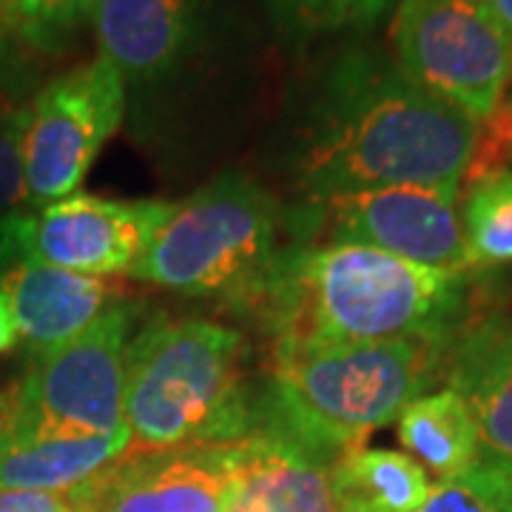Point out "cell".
<instances>
[{
  "instance_id": "cell-1",
  "label": "cell",
  "mask_w": 512,
  "mask_h": 512,
  "mask_svg": "<svg viewBox=\"0 0 512 512\" xmlns=\"http://www.w3.org/2000/svg\"><path fill=\"white\" fill-rule=\"evenodd\" d=\"M478 134L481 123L410 83L387 57L353 52L319 89L296 177L313 200L390 185L461 188Z\"/></svg>"
},
{
  "instance_id": "cell-2",
  "label": "cell",
  "mask_w": 512,
  "mask_h": 512,
  "mask_svg": "<svg viewBox=\"0 0 512 512\" xmlns=\"http://www.w3.org/2000/svg\"><path fill=\"white\" fill-rule=\"evenodd\" d=\"M467 276L367 245L325 242L282 251L251 302L274 345H450Z\"/></svg>"
},
{
  "instance_id": "cell-3",
  "label": "cell",
  "mask_w": 512,
  "mask_h": 512,
  "mask_svg": "<svg viewBox=\"0 0 512 512\" xmlns=\"http://www.w3.org/2000/svg\"><path fill=\"white\" fill-rule=\"evenodd\" d=\"M126 453L237 444L262 427L242 333L208 319H154L126 350Z\"/></svg>"
},
{
  "instance_id": "cell-4",
  "label": "cell",
  "mask_w": 512,
  "mask_h": 512,
  "mask_svg": "<svg viewBox=\"0 0 512 512\" xmlns=\"http://www.w3.org/2000/svg\"><path fill=\"white\" fill-rule=\"evenodd\" d=\"M444 342L274 345L262 424L336 458L402 416L439 379Z\"/></svg>"
},
{
  "instance_id": "cell-5",
  "label": "cell",
  "mask_w": 512,
  "mask_h": 512,
  "mask_svg": "<svg viewBox=\"0 0 512 512\" xmlns=\"http://www.w3.org/2000/svg\"><path fill=\"white\" fill-rule=\"evenodd\" d=\"M279 231L282 208L274 194L228 171L174 202L128 276L188 296L251 299L282 254Z\"/></svg>"
},
{
  "instance_id": "cell-6",
  "label": "cell",
  "mask_w": 512,
  "mask_h": 512,
  "mask_svg": "<svg viewBox=\"0 0 512 512\" xmlns=\"http://www.w3.org/2000/svg\"><path fill=\"white\" fill-rule=\"evenodd\" d=\"M137 311L117 302L72 342L35 356L0 399V430L20 439H94L126 430V350Z\"/></svg>"
},
{
  "instance_id": "cell-7",
  "label": "cell",
  "mask_w": 512,
  "mask_h": 512,
  "mask_svg": "<svg viewBox=\"0 0 512 512\" xmlns=\"http://www.w3.org/2000/svg\"><path fill=\"white\" fill-rule=\"evenodd\" d=\"M393 49L410 83L476 123L507 103L512 40L484 0H399Z\"/></svg>"
},
{
  "instance_id": "cell-8",
  "label": "cell",
  "mask_w": 512,
  "mask_h": 512,
  "mask_svg": "<svg viewBox=\"0 0 512 512\" xmlns=\"http://www.w3.org/2000/svg\"><path fill=\"white\" fill-rule=\"evenodd\" d=\"M23 168L35 208L74 194L126 117V83L106 57L57 74L26 103Z\"/></svg>"
},
{
  "instance_id": "cell-9",
  "label": "cell",
  "mask_w": 512,
  "mask_h": 512,
  "mask_svg": "<svg viewBox=\"0 0 512 512\" xmlns=\"http://www.w3.org/2000/svg\"><path fill=\"white\" fill-rule=\"evenodd\" d=\"M174 202L69 194L0 228V271L37 259L86 276H126L171 217Z\"/></svg>"
},
{
  "instance_id": "cell-10",
  "label": "cell",
  "mask_w": 512,
  "mask_h": 512,
  "mask_svg": "<svg viewBox=\"0 0 512 512\" xmlns=\"http://www.w3.org/2000/svg\"><path fill=\"white\" fill-rule=\"evenodd\" d=\"M319 202L330 242L367 245L416 265L473 274L458 217V188L390 185Z\"/></svg>"
},
{
  "instance_id": "cell-11",
  "label": "cell",
  "mask_w": 512,
  "mask_h": 512,
  "mask_svg": "<svg viewBox=\"0 0 512 512\" xmlns=\"http://www.w3.org/2000/svg\"><path fill=\"white\" fill-rule=\"evenodd\" d=\"M231 444L123 453L69 490L86 512H225Z\"/></svg>"
},
{
  "instance_id": "cell-12",
  "label": "cell",
  "mask_w": 512,
  "mask_h": 512,
  "mask_svg": "<svg viewBox=\"0 0 512 512\" xmlns=\"http://www.w3.org/2000/svg\"><path fill=\"white\" fill-rule=\"evenodd\" d=\"M225 512H342L333 490V458L262 424L231 444Z\"/></svg>"
},
{
  "instance_id": "cell-13",
  "label": "cell",
  "mask_w": 512,
  "mask_h": 512,
  "mask_svg": "<svg viewBox=\"0 0 512 512\" xmlns=\"http://www.w3.org/2000/svg\"><path fill=\"white\" fill-rule=\"evenodd\" d=\"M0 291L9 299L18 339L32 356L72 342L117 302H126V288L114 276L74 274L37 259L6 265Z\"/></svg>"
},
{
  "instance_id": "cell-14",
  "label": "cell",
  "mask_w": 512,
  "mask_h": 512,
  "mask_svg": "<svg viewBox=\"0 0 512 512\" xmlns=\"http://www.w3.org/2000/svg\"><path fill=\"white\" fill-rule=\"evenodd\" d=\"M200 20L202 0H97V55L109 60L126 86H154L191 55Z\"/></svg>"
},
{
  "instance_id": "cell-15",
  "label": "cell",
  "mask_w": 512,
  "mask_h": 512,
  "mask_svg": "<svg viewBox=\"0 0 512 512\" xmlns=\"http://www.w3.org/2000/svg\"><path fill=\"white\" fill-rule=\"evenodd\" d=\"M447 387L467 402L478 464L512 476V316L473 322L450 342Z\"/></svg>"
},
{
  "instance_id": "cell-16",
  "label": "cell",
  "mask_w": 512,
  "mask_h": 512,
  "mask_svg": "<svg viewBox=\"0 0 512 512\" xmlns=\"http://www.w3.org/2000/svg\"><path fill=\"white\" fill-rule=\"evenodd\" d=\"M128 430L94 439H20L0 430V490L69 493L128 450Z\"/></svg>"
},
{
  "instance_id": "cell-17",
  "label": "cell",
  "mask_w": 512,
  "mask_h": 512,
  "mask_svg": "<svg viewBox=\"0 0 512 512\" xmlns=\"http://www.w3.org/2000/svg\"><path fill=\"white\" fill-rule=\"evenodd\" d=\"M333 490L342 512H413L427 501L433 481L407 453L353 447L333 458Z\"/></svg>"
},
{
  "instance_id": "cell-18",
  "label": "cell",
  "mask_w": 512,
  "mask_h": 512,
  "mask_svg": "<svg viewBox=\"0 0 512 512\" xmlns=\"http://www.w3.org/2000/svg\"><path fill=\"white\" fill-rule=\"evenodd\" d=\"M404 453L439 481L456 478L478 464V430L467 402L444 387L410 402L396 419Z\"/></svg>"
},
{
  "instance_id": "cell-19",
  "label": "cell",
  "mask_w": 512,
  "mask_h": 512,
  "mask_svg": "<svg viewBox=\"0 0 512 512\" xmlns=\"http://www.w3.org/2000/svg\"><path fill=\"white\" fill-rule=\"evenodd\" d=\"M458 217L470 271L512 265V168H493L467 180Z\"/></svg>"
},
{
  "instance_id": "cell-20",
  "label": "cell",
  "mask_w": 512,
  "mask_h": 512,
  "mask_svg": "<svg viewBox=\"0 0 512 512\" xmlns=\"http://www.w3.org/2000/svg\"><path fill=\"white\" fill-rule=\"evenodd\" d=\"M97 0H0V12L23 46L60 52L86 23Z\"/></svg>"
},
{
  "instance_id": "cell-21",
  "label": "cell",
  "mask_w": 512,
  "mask_h": 512,
  "mask_svg": "<svg viewBox=\"0 0 512 512\" xmlns=\"http://www.w3.org/2000/svg\"><path fill=\"white\" fill-rule=\"evenodd\" d=\"M512 476L476 464L456 478L433 484L427 501L413 512H510Z\"/></svg>"
},
{
  "instance_id": "cell-22",
  "label": "cell",
  "mask_w": 512,
  "mask_h": 512,
  "mask_svg": "<svg viewBox=\"0 0 512 512\" xmlns=\"http://www.w3.org/2000/svg\"><path fill=\"white\" fill-rule=\"evenodd\" d=\"M26 117H29L26 103L0 106V228L35 208L29 200L26 168H23Z\"/></svg>"
},
{
  "instance_id": "cell-23",
  "label": "cell",
  "mask_w": 512,
  "mask_h": 512,
  "mask_svg": "<svg viewBox=\"0 0 512 512\" xmlns=\"http://www.w3.org/2000/svg\"><path fill=\"white\" fill-rule=\"evenodd\" d=\"M276 23L291 37H313L316 32L342 26L339 0H268Z\"/></svg>"
},
{
  "instance_id": "cell-24",
  "label": "cell",
  "mask_w": 512,
  "mask_h": 512,
  "mask_svg": "<svg viewBox=\"0 0 512 512\" xmlns=\"http://www.w3.org/2000/svg\"><path fill=\"white\" fill-rule=\"evenodd\" d=\"M481 126H487L490 131L481 128V137H478V163L487 165V168H501L507 160H512V103H504Z\"/></svg>"
},
{
  "instance_id": "cell-25",
  "label": "cell",
  "mask_w": 512,
  "mask_h": 512,
  "mask_svg": "<svg viewBox=\"0 0 512 512\" xmlns=\"http://www.w3.org/2000/svg\"><path fill=\"white\" fill-rule=\"evenodd\" d=\"M72 493H32L0 490V512H69Z\"/></svg>"
},
{
  "instance_id": "cell-26",
  "label": "cell",
  "mask_w": 512,
  "mask_h": 512,
  "mask_svg": "<svg viewBox=\"0 0 512 512\" xmlns=\"http://www.w3.org/2000/svg\"><path fill=\"white\" fill-rule=\"evenodd\" d=\"M387 6L390 0H339L342 23H350V26H370L373 20L382 18Z\"/></svg>"
},
{
  "instance_id": "cell-27",
  "label": "cell",
  "mask_w": 512,
  "mask_h": 512,
  "mask_svg": "<svg viewBox=\"0 0 512 512\" xmlns=\"http://www.w3.org/2000/svg\"><path fill=\"white\" fill-rule=\"evenodd\" d=\"M18 43L20 40L15 37V32L9 29V23L3 18V12H0V106H12V100L3 92V80L9 77L12 66H15V46H18Z\"/></svg>"
},
{
  "instance_id": "cell-28",
  "label": "cell",
  "mask_w": 512,
  "mask_h": 512,
  "mask_svg": "<svg viewBox=\"0 0 512 512\" xmlns=\"http://www.w3.org/2000/svg\"><path fill=\"white\" fill-rule=\"evenodd\" d=\"M15 342H18V325H15V316H12L6 293L0 291V353L15 348Z\"/></svg>"
},
{
  "instance_id": "cell-29",
  "label": "cell",
  "mask_w": 512,
  "mask_h": 512,
  "mask_svg": "<svg viewBox=\"0 0 512 512\" xmlns=\"http://www.w3.org/2000/svg\"><path fill=\"white\" fill-rule=\"evenodd\" d=\"M490 6V12L495 15V20L504 26V32L510 35L512 40V0H484Z\"/></svg>"
},
{
  "instance_id": "cell-30",
  "label": "cell",
  "mask_w": 512,
  "mask_h": 512,
  "mask_svg": "<svg viewBox=\"0 0 512 512\" xmlns=\"http://www.w3.org/2000/svg\"><path fill=\"white\" fill-rule=\"evenodd\" d=\"M69 512H86V510H83L80 504H74V498H72V510H69Z\"/></svg>"
},
{
  "instance_id": "cell-31",
  "label": "cell",
  "mask_w": 512,
  "mask_h": 512,
  "mask_svg": "<svg viewBox=\"0 0 512 512\" xmlns=\"http://www.w3.org/2000/svg\"><path fill=\"white\" fill-rule=\"evenodd\" d=\"M510 512H512V507H510Z\"/></svg>"
}]
</instances>
